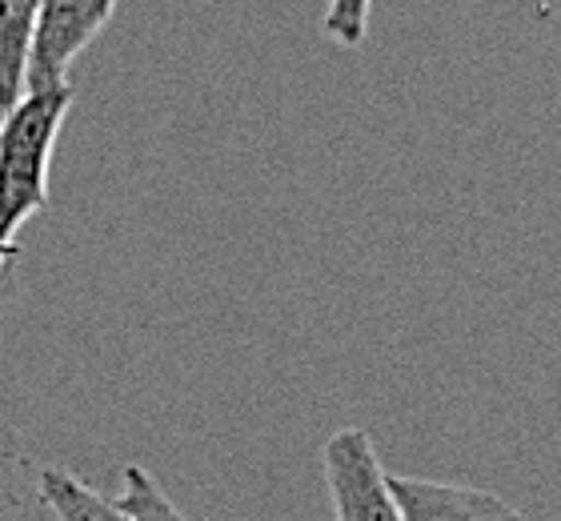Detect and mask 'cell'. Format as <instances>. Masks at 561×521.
Returning <instances> with one entry per match:
<instances>
[{
  "label": "cell",
  "instance_id": "cell-1",
  "mask_svg": "<svg viewBox=\"0 0 561 521\" xmlns=\"http://www.w3.org/2000/svg\"><path fill=\"white\" fill-rule=\"evenodd\" d=\"M72 109V84L28 89L0 116V269L21 253L16 233L48 205V169L60 125Z\"/></svg>",
  "mask_w": 561,
  "mask_h": 521
},
{
  "label": "cell",
  "instance_id": "cell-2",
  "mask_svg": "<svg viewBox=\"0 0 561 521\" xmlns=\"http://www.w3.org/2000/svg\"><path fill=\"white\" fill-rule=\"evenodd\" d=\"M321 457L337 521H405L365 429H337L325 441Z\"/></svg>",
  "mask_w": 561,
  "mask_h": 521
},
{
  "label": "cell",
  "instance_id": "cell-3",
  "mask_svg": "<svg viewBox=\"0 0 561 521\" xmlns=\"http://www.w3.org/2000/svg\"><path fill=\"white\" fill-rule=\"evenodd\" d=\"M113 12L117 0H41L24 93L69 81V65L105 33Z\"/></svg>",
  "mask_w": 561,
  "mask_h": 521
},
{
  "label": "cell",
  "instance_id": "cell-4",
  "mask_svg": "<svg viewBox=\"0 0 561 521\" xmlns=\"http://www.w3.org/2000/svg\"><path fill=\"white\" fill-rule=\"evenodd\" d=\"M405 521H526L490 489L425 482V477H389Z\"/></svg>",
  "mask_w": 561,
  "mask_h": 521
},
{
  "label": "cell",
  "instance_id": "cell-5",
  "mask_svg": "<svg viewBox=\"0 0 561 521\" xmlns=\"http://www.w3.org/2000/svg\"><path fill=\"white\" fill-rule=\"evenodd\" d=\"M41 0H0V113L24 97Z\"/></svg>",
  "mask_w": 561,
  "mask_h": 521
},
{
  "label": "cell",
  "instance_id": "cell-6",
  "mask_svg": "<svg viewBox=\"0 0 561 521\" xmlns=\"http://www.w3.org/2000/svg\"><path fill=\"white\" fill-rule=\"evenodd\" d=\"M41 498L57 521H137L129 510H121L117 501L101 498L96 489H89L81 477L65 474V469H41Z\"/></svg>",
  "mask_w": 561,
  "mask_h": 521
},
{
  "label": "cell",
  "instance_id": "cell-7",
  "mask_svg": "<svg viewBox=\"0 0 561 521\" xmlns=\"http://www.w3.org/2000/svg\"><path fill=\"white\" fill-rule=\"evenodd\" d=\"M121 498L117 506L121 510H129L137 521H188L185 513L176 510L173 501L164 498L161 486L152 482L149 469H140V465H125V474H121Z\"/></svg>",
  "mask_w": 561,
  "mask_h": 521
},
{
  "label": "cell",
  "instance_id": "cell-8",
  "mask_svg": "<svg viewBox=\"0 0 561 521\" xmlns=\"http://www.w3.org/2000/svg\"><path fill=\"white\" fill-rule=\"evenodd\" d=\"M369 12H374V0H325L321 29L333 45L362 48L369 36Z\"/></svg>",
  "mask_w": 561,
  "mask_h": 521
}]
</instances>
